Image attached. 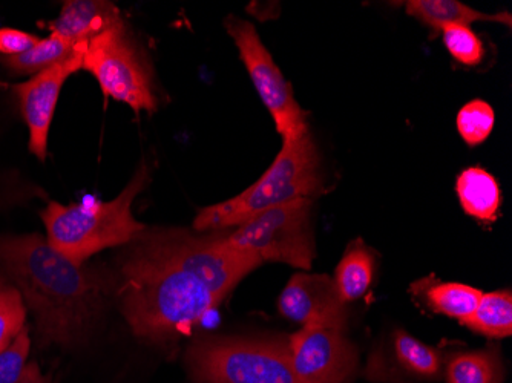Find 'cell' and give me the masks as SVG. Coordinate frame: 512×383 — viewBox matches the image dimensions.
I'll return each instance as SVG.
<instances>
[{
    "label": "cell",
    "instance_id": "cell-1",
    "mask_svg": "<svg viewBox=\"0 0 512 383\" xmlns=\"http://www.w3.org/2000/svg\"><path fill=\"white\" fill-rule=\"evenodd\" d=\"M223 233L146 227L126 244L112 289L135 338L169 345L189 336L261 266L255 256L230 249Z\"/></svg>",
    "mask_w": 512,
    "mask_h": 383
},
{
    "label": "cell",
    "instance_id": "cell-4",
    "mask_svg": "<svg viewBox=\"0 0 512 383\" xmlns=\"http://www.w3.org/2000/svg\"><path fill=\"white\" fill-rule=\"evenodd\" d=\"M319 157L310 131L283 141L269 169L237 197L204 207L194 220L197 232L235 229L249 218L281 204L321 194Z\"/></svg>",
    "mask_w": 512,
    "mask_h": 383
},
{
    "label": "cell",
    "instance_id": "cell-16",
    "mask_svg": "<svg viewBox=\"0 0 512 383\" xmlns=\"http://www.w3.org/2000/svg\"><path fill=\"white\" fill-rule=\"evenodd\" d=\"M408 16L421 20L431 30L442 31L451 25L470 27L474 22H499L511 27L509 14H485L463 5L457 0H408L405 2Z\"/></svg>",
    "mask_w": 512,
    "mask_h": 383
},
{
    "label": "cell",
    "instance_id": "cell-19",
    "mask_svg": "<svg viewBox=\"0 0 512 383\" xmlns=\"http://www.w3.org/2000/svg\"><path fill=\"white\" fill-rule=\"evenodd\" d=\"M462 325L488 339H506L512 334L511 290L483 293L473 315Z\"/></svg>",
    "mask_w": 512,
    "mask_h": 383
},
{
    "label": "cell",
    "instance_id": "cell-11",
    "mask_svg": "<svg viewBox=\"0 0 512 383\" xmlns=\"http://www.w3.org/2000/svg\"><path fill=\"white\" fill-rule=\"evenodd\" d=\"M278 310L301 327L332 325L345 328L347 305L339 298L332 276L296 273L279 295Z\"/></svg>",
    "mask_w": 512,
    "mask_h": 383
},
{
    "label": "cell",
    "instance_id": "cell-14",
    "mask_svg": "<svg viewBox=\"0 0 512 383\" xmlns=\"http://www.w3.org/2000/svg\"><path fill=\"white\" fill-rule=\"evenodd\" d=\"M411 292L424 301L431 311L457 319L459 324L473 315L483 295V292L471 285L437 281L433 276L414 282Z\"/></svg>",
    "mask_w": 512,
    "mask_h": 383
},
{
    "label": "cell",
    "instance_id": "cell-18",
    "mask_svg": "<svg viewBox=\"0 0 512 383\" xmlns=\"http://www.w3.org/2000/svg\"><path fill=\"white\" fill-rule=\"evenodd\" d=\"M457 195L467 215L482 223H493L502 204L499 183L482 167H468L457 178Z\"/></svg>",
    "mask_w": 512,
    "mask_h": 383
},
{
    "label": "cell",
    "instance_id": "cell-24",
    "mask_svg": "<svg viewBox=\"0 0 512 383\" xmlns=\"http://www.w3.org/2000/svg\"><path fill=\"white\" fill-rule=\"evenodd\" d=\"M30 331L23 327L8 347L0 351V383H17L27 368L30 354Z\"/></svg>",
    "mask_w": 512,
    "mask_h": 383
},
{
    "label": "cell",
    "instance_id": "cell-7",
    "mask_svg": "<svg viewBox=\"0 0 512 383\" xmlns=\"http://www.w3.org/2000/svg\"><path fill=\"white\" fill-rule=\"evenodd\" d=\"M82 69L96 77L106 100L125 103L137 114L157 109L148 69L126 36L123 19L89 40Z\"/></svg>",
    "mask_w": 512,
    "mask_h": 383
},
{
    "label": "cell",
    "instance_id": "cell-22",
    "mask_svg": "<svg viewBox=\"0 0 512 383\" xmlns=\"http://www.w3.org/2000/svg\"><path fill=\"white\" fill-rule=\"evenodd\" d=\"M25 304L19 290L0 279V351L25 327Z\"/></svg>",
    "mask_w": 512,
    "mask_h": 383
},
{
    "label": "cell",
    "instance_id": "cell-23",
    "mask_svg": "<svg viewBox=\"0 0 512 383\" xmlns=\"http://www.w3.org/2000/svg\"><path fill=\"white\" fill-rule=\"evenodd\" d=\"M445 46L453 59L465 66L482 63L485 50L480 37L465 25H451L442 30Z\"/></svg>",
    "mask_w": 512,
    "mask_h": 383
},
{
    "label": "cell",
    "instance_id": "cell-21",
    "mask_svg": "<svg viewBox=\"0 0 512 383\" xmlns=\"http://www.w3.org/2000/svg\"><path fill=\"white\" fill-rule=\"evenodd\" d=\"M496 114L490 103L473 100L457 114V129L468 146L482 145L493 132Z\"/></svg>",
    "mask_w": 512,
    "mask_h": 383
},
{
    "label": "cell",
    "instance_id": "cell-25",
    "mask_svg": "<svg viewBox=\"0 0 512 383\" xmlns=\"http://www.w3.org/2000/svg\"><path fill=\"white\" fill-rule=\"evenodd\" d=\"M39 40V37L16 28H0V56H20L31 50Z\"/></svg>",
    "mask_w": 512,
    "mask_h": 383
},
{
    "label": "cell",
    "instance_id": "cell-26",
    "mask_svg": "<svg viewBox=\"0 0 512 383\" xmlns=\"http://www.w3.org/2000/svg\"><path fill=\"white\" fill-rule=\"evenodd\" d=\"M17 383H54L53 376H46L42 373L37 362H31L27 365L25 371H23L22 377H20Z\"/></svg>",
    "mask_w": 512,
    "mask_h": 383
},
{
    "label": "cell",
    "instance_id": "cell-6",
    "mask_svg": "<svg viewBox=\"0 0 512 383\" xmlns=\"http://www.w3.org/2000/svg\"><path fill=\"white\" fill-rule=\"evenodd\" d=\"M313 200L301 198L264 210L240 226L223 233L224 243L237 252L263 262H281L310 270L315 259L310 210Z\"/></svg>",
    "mask_w": 512,
    "mask_h": 383
},
{
    "label": "cell",
    "instance_id": "cell-9",
    "mask_svg": "<svg viewBox=\"0 0 512 383\" xmlns=\"http://www.w3.org/2000/svg\"><path fill=\"white\" fill-rule=\"evenodd\" d=\"M287 344L299 383H350L358 373V350L345 336V328L301 327Z\"/></svg>",
    "mask_w": 512,
    "mask_h": 383
},
{
    "label": "cell",
    "instance_id": "cell-2",
    "mask_svg": "<svg viewBox=\"0 0 512 383\" xmlns=\"http://www.w3.org/2000/svg\"><path fill=\"white\" fill-rule=\"evenodd\" d=\"M0 267L33 311L40 347L77 348L99 324L112 276L77 266L39 233L0 236Z\"/></svg>",
    "mask_w": 512,
    "mask_h": 383
},
{
    "label": "cell",
    "instance_id": "cell-10",
    "mask_svg": "<svg viewBox=\"0 0 512 383\" xmlns=\"http://www.w3.org/2000/svg\"><path fill=\"white\" fill-rule=\"evenodd\" d=\"M86 45H80L73 56L36 74L27 82L8 85L19 100L23 122L27 123L30 132L28 148L40 161L48 157V137L60 92L66 80L83 68Z\"/></svg>",
    "mask_w": 512,
    "mask_h": 383
},
{
    "label": "cell",
    "instance_id": "cell-15",
    "mask_svg": "<svg viewBox=\"0 0 512 383\" xmlns=\"http://www.w3.org/2000/svg\"><path fill=\"white\" fill-rule=\"evenodd\" d=\"M444 377L447 383H503L505 365L497 345L479 350L456 351L445 357Z\"/></svg>",
    "mask_w": 512,
    "mask_h": 383
},
{
    "label": "cell",
    "instance_id": "cell-5",
    "mask_svg": "<svg viewBox=\"0 0 512 383\" xmlns=\"http://www.w3.org/2000/svg\"><path fill=\"white\" fill-rule=\"evenodd\" d=\"M194 383H299L281 338L203 336L184 353Z\"/></svg>",
    "mask_w": 512,
    "mask_h": 383
},
{
    "label": "cell",
    "instance_id": "cell-8",
    "mask_svg": "<svg viewBox=\"0 0 512 383\" xmlns=\"http://www.w3.org/2000/svg\"><path fill=\"white\" fill-rule=\"evenodd\" d=\"M226 30L237 45L250 80L272 115L276 131L283 137V141L293 140L309 131L306 112L296 102L292 88L261 42L252 23L238 17H229Z\"/></svg>",
    "mask_w": 512,
    "mask_h": 383
},
{
    "label": "cell",
    "instance_id": "cell-3",
    "mask_svg": "<svg viewBox=\"0 0 512 383\" xmlns=\"http://www.w3.org/2000/svg\"><path fill=\"white\" fill-rule=\"evenodd\" d=\"M148 181V166L143 164L112 201L69 206L50 201L40 213L48 235L46 241L77 266H83L102 250L125 247L146 229L132 215V203Z\"/></svg>",
    "mask_w": 512,
    "mask_h": 383
},
{
    "label": "cell",
    "instance_id": "cell-20",
    "mask_svg": "<svg viewBox=\"0 0 512 383\" xmlns=\"http://www.w3.org/2000/svg\"><path fill=\"white\" fill-rule=\"evenodd\" d=\"M79 46H74L68 40L51 33L46 39H40L27 53L14 57L0 56V62L4 63L13 73L20 74V76H23V74H34L36 76L45 69L56 65V63L73 56Z\"/></svg>",
    "mask_w": 512,
    "mask_h": 383
},
{
    "label": "cell",
    "instance_id": "cell-12",
    "mask_svg": "<svg viewBox=\"0 0 512 383\" xmlns=\"http://www.w3.org/2000/svg\"><path fill=\"white\" fill-rule=\"evenodd\" d=\"M444 365L442 351L419 341L408 331L396 330L391 336L390 353L376 350L368 361L365 376L375 383L434 382L444 377Z\"/></svg>",
    "mask_w": 512,
    "mask_h": 383
},
{
    "label": "cell",
    "instance_id": "cell-17",
    "mask_svg": "<svg viewBox=\"0 0 512 383\" xmlns=\"http://www.w3.org/2000/svg\"><path fill=\"white\" fill-rule=\"evenodd\" d=\"M375 272V253L365 246L364 241L355 239L348 244L333 276L341 301L345 305L359 301L370 290Z\"/></svg>",
    "mask_w": 512,
    "mask_h": 383
},
{
    "label": "cell",
    "instance_id": "cell-13",
    "mask_svg": "<svg viewBox=\"0 0 512 383\" xmlns=\"http://www.w3.org/2000/svg\"><path fill=\"white\" fill-rule=\"evenodd\" d=\"M122 20L119 8L103 0H69L59 17L50 22L51 33L68 40L74 46L86 45L89 40Z\"/></svg>",
    "mask_w": 512,
    "mask_h": 383
}]
</instances>
